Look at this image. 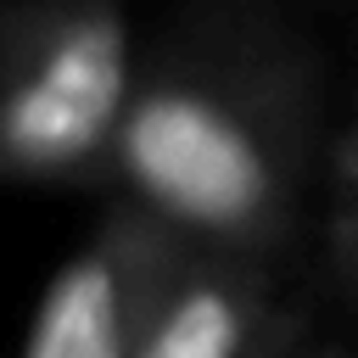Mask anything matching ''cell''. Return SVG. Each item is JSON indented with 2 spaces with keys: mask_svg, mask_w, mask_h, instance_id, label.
I'll return each instance as SVG.
<instances>
[{
  "mask_svg": "<svg viewBox=\"0 0 358 358\" xmlns=\"http://www.w3.org/2000/svg\"><path fill=\"white\" fill-rule=\"evenodd\" d=\"M313 168V67L274 28H190L140 62L106 190L185 246L268 263Z\"/></svg>",
  "mask_w": 358,
  "mask_h": 358,
  "instance_id": "6da1fadb",
  "label": "cell"
},
{
  "mask_svg": "<svg viewBox=\"0 0 358 358\" xmlns=\"http://www.w3.org/2000/svg\"><path fill=\"white\" fill-rule=\"evenodd\" d=\"M140 62L123 0H0V185L106 190Z\"/></svg>",
  "mask_w": 358,
  "mask_h": 358,
  "instance_id": "7a4b0ae2",
  "label": "cell"
},
{
  "mask_svg": "<svg viewBox=\"0 0 358 358\" xmlns=\"http://www.w3.org/2000/svg\"><path fill=\"white\" fill-rule=\"evenodd\" d=\"M185 252L168 224L112 201L39 291L22 358H140Z\"/></svg>",
  "mask_w": 358,
  "mask_h": 358,
  "instance_id": "3957f363",
  "label": "cell"
},
{
  "mask_svg": "<svg viewBox=\"0 0 358 358\" xmlns=\"http://www.w3.org/2000/svg\"><path fill=\"white\" fill-rule=\"evenodd\" d=\"M291 319L274 302L268 263L190 246L140 358H285Z\"/></svg>",
  "mask_w": 358,
  "mask_h": 358,
  "instance_id": "277c9868",
  "label": "cell"
},
{
  "mask_svg": "<svg viewBox=\"0 0 358 358\" xmlns=\"http://www.w3.org/2000/svg\"><path fill=\"white\" fill-rule=\"evenodd\" d=\"M324 246H330V268H336V280L358 296V185H347L341 201L330 207Z\"/></svg>",
  "mask_w": 358,
  "mask_h": 358,
  "instance_id": "5b68a950",
  "label": "cell"
},
{
  "mask_svg": "<svg viewBox=\"0 0 358 358\" xmlns=\"http://www.w3.org/2000/svg\"><path fill=\"white\" fill-rule=\"evenodd\" d=\"M330 168H336L341 190H347V185H358V117L336 134V145H330Z\"/></svg>",
  "mask_w": 358,
  "mask_h": 358,
  "instance_id": "8992f818",
  "label": "cell"
},
{
  "mask_svg": "<svg viewBox=\"0 0 358 358\" xmlns=\"http://www.w3.org/2000/svg\"><path fill=\"white\" fill-rule=\"evenodd\" d=\"M285 358H352V352H341V347H313V352H285Z\"/></svg>",
  "mask_w": 358,
  "mask_h": 358,
  "instance_id": "52a82bcc",
  "label": "cell"
}]
</instances>
